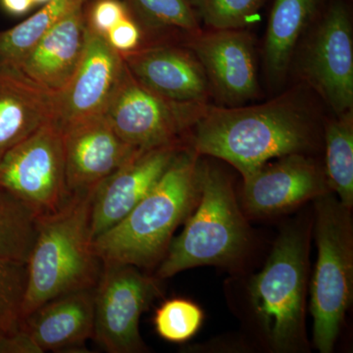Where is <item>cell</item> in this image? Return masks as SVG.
<instances>
[{"instance_id":"6da1fadb","label":"cell","mask_w":353,"mask_h":353,"mask_svg":"<svg viewBox=\"0 0 353 353\" xmlns=\"http://www.w3.org/2000/svg\"><path fill=\"white\" fill-rule=\"evenodd\" d=\"M303 97L292 90L256 105L204 104L189 146L199 157L224 160L245 180L272 160L314 148V115Z\"/></svg>"},{"instance_id":"7a4b0ae2","label":"cell","mask_w":353,"mask_h":353,"mask_svg":"<svg viewBox=\"0 0 353 353\" xmlns=\"http://www.w3.org/2000/svg\"><path fill=\"white\" fill-rule=\"evenodd\" d=\"M199 155L189 145L178 152L157 185L119 223L94 240L102 262L152 268L164 259L174 232L199 199Z\"/></svg>"},{"instance_id":"3957f363","label":"cell","mask_w":353,"mask_h":353,"mask_svg":"<svg viewBox=\"0 0 353 353\" xmlns=\"http://www.w3.org/2000/svg\"><path fill=\"white\" fill-rule=\"evenodd\" d=\"M94 190L72 194L57 211L39 217L27 262L23 318L51 299L97 287L102 261L90 232Z\"/></svg>"},{"instance_id":"277c9868","label":"cell","mask_w":353,"mask_h":353,"mask_svg":"<svg viewBox=\"0 0 353 353\" xmlns=\"http://www.w3.org/2000/svg\"><path fill=\"white\" fill-rule=\"evenodd\" d=\"M197 188L201 201L160 262V280L194 267L234 263L248 248L250 232L226 174L199 159Z\"/></svg>"},{"instance_id":"5b68a950","label":"cell","mask_w":353,"mask_h":353,"mask_svg":"<svg viewBox=\"0 0 353 353\" xmlns=\"http://www.w3.org/2000/svg\"><path fill=\"white\" fill-rule=\"evenodd\" d=\"M307 238L301 228L285 229L250 285V301L269 345L294 352L305 343Z\"/></svg>"},{"instance_id":"8992f818","label":"cell","mask_w":353,"mask_h":353,"mask_svg":"<svg viewBox=\"0 0 353 353\" xmlns=\"http://www.w3.org/2000/svg\"><path fill=\"white\" fill-rule=\"evenodd\" d=\"M315 201L317 262L311 284L313 341L331 353L352 301L353 228L350 209L329 194Z\"/></svg>"},{"instance_id":"52a82bcc","label":"cell","mask_w":353,"mask_h":353,"mask_svg":"<svg viewBox=\"0 0 353 353\" xmlns=\"http://www.w3.org/2000/svg\"><path fill=\"white\" fill-rule=\"evenodd\" d=\"M299 43V71L334 115L353 110V31L347 6L332 2Z\"/></svg>"},{"instance_id":"ba28073f","label":"cell","mask_w":353,"mask_h":353,"mask_svg":"<svg viewBox=\"0 0 353 353\" xmlns=\"http://www.w3.org/2000/svg\"><path fill=\"white\" fill-rule=\"evenodd\" d=\"M208 104V103H206ZM204 104L165 99L139 83L124 62L104 117L125 143L139 150L182 143Z\"/></svg>"},{"instance_id":"9c48e42d","label":"cell","mask_w":353,"mask_h":353,"mask_svg":"<svg viewBox=\"0 0 353 353\" xmlns=\"http://www.w3.org/2000/svg\"><path fill=\"white\" fill-rule=\"evenodd\" d=\"M0 187L39 216L55 212L68 201L63 136L57 121H48L0 158Z\"/></svg>"},{"instance_id":"30bf717a","label":"cell","mask_w":353,"mask_h":353,"mask_svg":"<svg viewBox=\"0 0 353 353\" xmlns=\"http://www.w3.org/2000/svg\"><path fill=\"white\" fill-rule=\"evenodd\" d=\"M159 294L157 282L138 267L102 262L92 339L109 353L145 352L139 319Z\"/></svg>"},{"instance_id":"8fae6325","label":"cell","mask_w":353,"mask_h":353,"mask_svg":"<svg viewBox=\"0 0 353 353\" xmlns=\"http://www.w3.org/2000/svg\"><path fill=\"white\" fill-rule=\"evenodd\" d=\"M211 94L223 106L243 105L259 94L254 39L246 29H208L190 36Z\"/></svg>"},{"instance_id":"7c38bea8","label":"cell","mask_w":353,"mask_h":353,"mask_svg":"<svg viewBox=\"0 0 353 353\" xmlns=\"http://www.w3.org/2000/svg\"><path fill=\"white\" fill-rule=\"evenodd\" d=\"M124 67L122 55L101 34L88 29L80 63L55 101V121L62 131L104 116Z\"/></svg>"},{"instance_id":"4fadbf2b","label":"cell","mask_w":353,"mask_h":353,"mask_svg":"<svg viewBox=\"0 0 353 353\" xmlns=\"http://www.w3.org/2000/svg\"><path fill=\"white\" fill-rule=\"evenodd\" d=\"M274 160L243 180V204L248 212L280 214L329 194L325 171L305 153Z\"/></svg>"},{"instance_id":"5bb4252c","label":"cell","mask_w":353,"mask_h":353,"mask_svg":"<svg viewBox=\"0 0 353 353\" xmlns=\"http://www.w3.org/2000/svg\"><path fill=\"white\" fill-rule=\"evenodd\" d=\"M183 146L176 143L138 150L95 189L90 213L92 240L126 217L157 185Z\"/></svg>"},{"instance_id":"9a60e30c","label":"cell","mask_w":353,"mask_h":353,"mask_svg":"<svg viewBox=\"0 0 353 353\" xmlns=\"http://www.w3.org/2000/svg\"><path fill=\"white\" fill-rule=\"evenodd\" d=\"M70 196L92 192L139 150L116 134L104 116L62 131Z\"/></svg>"},{"instance_id":"2e32d148","label":"cell","mask_w":353,"mask_h":353,"mask_svg":"<svg viewBox=\"0 0 353 353\" xmlns=\"http://www.w3.org/2000/svg\"><path fill=\"white\" fill-rule=\"evenodd\" d=\"M121 55L132 76L157 94L182 103H208V78L189 48L158 44Z\"/></svg>"},{"instance_id":"e0dca14e","label":"cell","mask_w":353,"mask_h":353,"mask_svg":"<svg viewBox=\"0 0 353 353\" xmlns=\"http://www.w3.org/2000/svg\"><path fill=\"white\" fill-rule=\"evenodd\" d=\"M94 289L51 299L23 318L24 332L41 352L83 347L94 336Z\"/></svg>"},{"instance_id":"ac0fdd59","label":"cell","mask_w":353,"mask_h":353,"mask_svg":"<svg viewBox=\"0 0 353 353\" xmlns=\"http://www.w3.org/2000/svg\"><path fill=\"white\" fill-rule=\"evenodd\" d=\"M85 34L83 7L51 28L12 68L39 87L59 92L78 68Z\"/></svg>"},{"instance_id":"d6986e66","label":"cell","mask_w":353,"mask_h":353,"mask_svg":"<svg viewBox=\"0 0 353 353\" xmlns=\"http://www.w3.org/2000/svg\"><path fill=\"white\" fill-rule=\"evenodd\" d=\"M57 92L17 70L0 66V158L39 127L55 119Z\"/></svg>"},{"instance_id":"ffe728a7","label":"cell","mask_w":353,"mask_h":353,"mask_svg":"<svg viewBox=\"0 0 353 353\" xmlns=\"http://www.w3.org/2000/svg\"><path fill=\"white\" fill-rule=\"evenodd\" d=\"M321 3L322 0H274L262 48L269 82H284L299 43L319 16Z\"/></svg>"},{"instance_id":"44dd1931","label":"cell","mask_w":353,"mask_h":353,"mask_svg":"<svg viewBox=\"0 0 353 353\" xmlns=\"http://www.w3.org/2000/svg\"><path fill=\"white\" fill-rule=\"evenodd\" d=\"M88 0H50L20 24L0 32V66H15L51 28L83 8Z\"/></svg>"},{"instance_id":"7402d4cb","label":"cell","mask_w":353,"mask_h":353,"mask_svg":"<svg viewBox=\"0 0 353 353\" xmlns=\"http://www.w3.org/2000/svg\"><path fill=\"white\" fill-rule=\"evenodd\" d=\"M326 167L329 189L345 208L353 205V110L334 115L325 126Z\"/></svg>"},{"instance_id":"603a6c76","label":"cell","mask_w":353,"mask_h":353,"mask_svg":"<svg viewBox=\"0 0 353 353\" xmlns=\"http://www.w3.org/2000/svg\"><path fill=\"white\" fill-rule=\"evenodd\" d=\"M39 217L27 203L0 187V259L27 263Z\"/></svg>"},{"instance_id":"cb8c5ba5","label":"cell","mask_w":353,"mask_h":353,"mask_svg":"<svg viewBox=\"0 0 353 353\" xmlns=\"http://www.w3.org/2000/svg\"><path fill=\"white\" fill-rule=\"evenodd\" d=\"M132 15L150 31H179L189 37L201 31L189 0H126Z\"/></svg>"},{"instance_id":"d4e9b609","label":"cell","mask_w":353,"mask_h":353,"mask_svg":"<svg viewBox=\"0 0 353 353\" xmlns=\"http://www.w3.org/2000/svg\"><path fill=\"white\" fill-rule=\"evenodd\" d=\"M27 283V263L0 259V333L21 331Z\"/></svg>"},{"instance_id":"484cf974","label":"cell","mask_w":353,"mask_h":353,"mask_svg":"<svg viewBox=\"0 0 353 353\" xmlns=\"http://www.w3.org/2000/svg\"><path fill=\"white\" fill-rule=\"evenodd\" d=\"M208 29H246L254 20L265 0H189Z\"/></svg>"},{"instance_id":"4316f807","label":"cell","mask_w":353,"mask_h":353,"mask_svg":"<svg viewBox=\"0 0 353 353\" xmlns=\"http://www.w3.org/2000/svg\"><path fill=\"white\" fill-rule=\"evenodd\" d=\"M203 312L197 304L185 299L165 301L157 309L154 326L157 334L170 343H185L201 329Z\"/></svg>"},{"instance_id":"83f0119b","label":"cell","mask_w":353,"mask_h":353,"mask_svg":"<svg viewBox=\"0 0 353 353\" xmlns=\"http://www.w3.org/2000/svg\"><path fill=\"white\" fill-rule=\"evenodd\" d=\"M131 14L126 2L121 0H94L88 14H85V22L88 29L104 38L113 27Z\"/></svg>"},{"instance_id":"f1b7e54d","label":"cell","mask_w":353,"mask_h":353,"mask_svg":"<svg viewBox=\"0 0 353 353\" xmlns=\"http://www.w3.org/2000/svg\"><path fill=\"white\" fill-rule=\"evenodd\" d=\"M104 39L120 54L131 52L141 48L143 29L131 14L113 27Z\"/></svg>"},{"instance_id":"f546056e","label":"cell","mask_w":353,"mask_h":353,"mask_svg":"<svg viewBox=\"0 0 353 353\" xmlns=\"http://www.w3.org/2000/svg\"><path fill=\"white\" fill-rule=\"evenodd\" d=\"M0 353H41L23 331L15 334L0 333Z\"/></svg>"},{"instance_id":"4dcf8cb0","label":"cell","mask_w":353,"mask_h":353,"mask_svg":"<svg viewBox=\"0 0 353 353\" xmlns=\"http://www.w3.org/2000/svg\"><path fill=\"white\" fill-rule=\"evenodd\" d=\"M1 8L11 16H23L34 6L32 0H0Z\"/></svg>"},{"instance_id":"1f68e13d","label":"cell","mask_w":353,"mask_h":353,"mask_svg":"<svg viewBox=\"0 0 353 353\" xmlns=\"http://www.w3.org/2000/svg\"><path fill=\"white\" fill-rule=\"evenodd\" d=\"M34 1V6H43V4H46V2L50 1V0H32Z\"/></svg>"}]
</instances>
